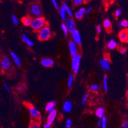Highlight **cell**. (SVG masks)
Here are the masks:
<instances>
[{
  "label": "cell",
  "instance_id": "6da1fadb",
  "mask_svg": "<svg viewBox=\"0 0 128 128\" xmlns=\"http://www.w3.org/2000/svg\"><path fill=\"white\" fill-rule=\"evenodd\" d=\"M46 20L44 18L38 16L32 20L31 24V28L35 31H38L46 26Z\"/></svg>",
  "mask_w": 128,
  "mask_h": 128
},
{
  "label": "cell",
  "instance_id": "7a4b0ae2",
  "mask_svg": "<svg viewBox=\"0 0 128 128\" xmlns=\"http://www.w3.org/2000/svg\"><path fill=\"white\" fill-rule=\"evenodd\" d=\"M38 31V38L41 41L48 40L51 35V30L47 26H45Z\"/></svg>",
  "mask_w": 128,
  "mask_h": 128
},
{
  "label": "cell",
  "instance_id": "3957f363",
  "mask_svg": "<svg viewBox=\"0 0 128 128\" xmlns=\"http://www.w3.org/2000/svg\"><path fill=\"white\" fill-rule=\"evenodd\" d=\"M82 57L81 55L77 54L73 57H72V68L74 72V73L76 74L79 72L81 60Z\"/></svg>",
  "mask_w": 128,
  "mask_h": 128
},
{
  "label": "cell",
  "instance_id": "277c9868",
  "mask_svg": "<svg viewBox=\"0 0 128 128\" xmlns=\"http://www.w3.org/2000/svg\"><path fill=\"white\" fill-rule=\"evenodd\" d=\"M100 66L101 68L104 70H111L110 60L108 56H105L100 61Z\"/></svg>",
  "mask_w": 128,
  "mask_h": 128
},
{
  "label": "cell",
  "instance_id": "5b68a950",
  "mask_svg": "<svg viewBox=\"0 0 128 128\" xmlns=\"http://www.w3.org/2000/svg\"><path fill=\"white\" fill-rule=\"evenodd\" d=\"M72 34V38L73 41L77 45H81L82 43V38L80 32L76 29L74 30L72 32H71Z\"/></svg>",
  "mask_w": 128,
  "mask_h": 128
},
{
  "label": "cell",
  "instance_id": "8992f818",
  "mask_svg": "<svg viewBox=\"0 0 128 128\" xmlns=\"http://www.w3.org/2000/svg\"><path fill=\"white\" fill-rule=\"evenodd\" d=\"M30 11L32 14L34 16H40L42 14V11L40 6L36 4H34L31 6Z\"/></svg>",
  "mask_w": 128,
  "mask_h": 128
},
{
  "label": "cell",
  "instance_id": "52a82bcc",
  "mask_svg": "<svg viewBox=\"0 0 128 128\" xmlns=\"http://www.w3.org/2000/svg\"><path fill=\"white\" fill-rule=\"evenodd\" d=\"M118 37L122 42H128V29L125 28L122 30L119 33Z\"/></svg>",
  "mask_w": 128,
  "mask_h": 128
},
{
  "label": "cell",
  "instance_id": "ba28073f",
  "mask_svg": "<svg viewBox=\"0 0 128 128\" xmlns=\"http://www.w3.org/2000/svg\"><path fill=\"white\" fill-rule=\"evenodd\" d=\"M65 24L69 32H71L76 29V26L74 20L71 18H68L65 20Z\"/></svg>",
  "mask_w": 128,
  "mask_h": 128
},
{
  "label": "cell",
  "instance_id": "9c48e42d",
  "mask_svg": "<svg viewBox=\"0 0 128 128\" xmlns=\"http://www.w3.org/2000/svg\"><path fill=\"white\" fill-rule=\"evenodd\" d=\"M69 49L70 53L72 57L77 54V46L76 44L73 41H70L69 42Z\"/></svg>",
  "mask_w": 128,
  "mask_h": 128
},
{
  "label": "cell",
  "instance_id": "30bf717a",
  "mask_svg": "<svg viewBox=\"0 0 128 128\" xmlns=\"http://www.w3.org/2000/svg\"><path fill=\"white\" fill-rule=\"evenodd\" d=\"M54 62L50 58H44L41 61V64L46 68L51 67L53 66Z\"/></svg>",
  "mask_w": 128,
  "mask_h": 128
},
{
  "label": "cell",
  "instance_id": "8fae6325",
  "mask_svg": "<svg viewBox=\"0 0 128 128\" xmlns=\"http://www.w3.org/2000/svg\"><path fill=\"white\" fill-rule=\"evenodd\" d=\"M29 112L31 114V116L33 118L38 119L41 116V114L40 112L38 111L36 108L34 107H31L29 108Z\"/></svg>",
  "mask_w": 128,
  "mask_h": 128
},
{
  "label": "cell",
  "instance_id": "7c38bea8",
  "mask_svg": "<svg viewBox=\"0 0 128 128\" xmlns=\"http://www.w3.org/2000/svg\"><path fill=\"white\" fill-rule=\"evenodd\" d=\"M11 66V62L9 59L7 57L4 58L1 61V66L4 70L8 69Z\"/></svg>",
  "mask_w": 128,
  "mask_h": 128
},
{
  "label": "cell",
  "instance_id": "4fadbf2b",
  "mask_svg": "<svg viewBox=\"0 0 128 128\" xmlns=\"http://www.w3.org/2000/svg\"><path fill=\"white\" fill-rule=\"evenodd\" d=\"M63 110L66 112H69L71 111L72 108V104L70 101H66L65 102V103L63 105Z\"/></svg>",
  "mask_w": 128,
  "mask_h": 128
},
{
  "label": "cell",
  "instance_id": "5bb4252c",
  "mask_svg": "<svg viewBox=\"0 0 128 128\" xmlns=\"http://www.w3.org/2000/svg\"><path fill=\"white\" fill-rule=\"evenodd\" d=\"M10 55L16 64L19 66H22V62L20 58L17 56V55L14 52H11L10 53Z\"/></svg>",
  "mask_w": 128,
  "mask_h": 128
},
{
  "label": "cell",
  "instance_id": "9a60e30c",
  "mask_svg": "<svg viewBox=\"0 0 128 128\" xmlns=\"http://www.w3.org/2000/svg\"><path fill=\"white\" fill-rule=\"evenodd\" d=\"M56 115H57V112H56V111L55 109L53 111H52V112H51L50 113H49L47 122L52 123L54 122V120H55V118H56Z\"/></svg>",
  "mask_w": 128,
  "mask_h": 128
},
{
  "label": "cell",
  "instance_id": "2e32d148",
  "mask_svg": "<svg viewBox=\"0 0 128 128\" xmlns=\"http://www.w3.org/2000/svg\"><path fill=\"white\" fill-rule=\"evenodd\" d=\"M22 40L23 41L29 46H32L34 45V42H32L29 38L26 36V35L23 34L22 35Z\"/></svg>",
  "mask_w": 128,
  "mask_h": 128
},
{
  "label": "cell",
  "instance_id": "e0dca14e",
  "mask_svg": "<svg viewBox=\"0 0 128 128\" xmlns=\"http://www.w3.org/2000/svg\"><path fill=\"white\" fill-rule=\"evenodd\" d=\"M32 18L29 16L24 17L22 19V22L23 24L25 25V26H30L32 22Z\"/></svg>",
  "mask_w": 128,
  "mask_h": 128
},
{
  "label": "cell",
  "instance_id": "ac0fdd59",
  "mask_svg": "<svg viewBox=\"0 0 128 128\" xmlns=\"http://www.w3.org/2000/svg\"><path fill=\"white\" fill-rule=\"evenodd\" d=\"M66 13L65 7L62 5L59 8V14L61 18L63 20H65L66 19Z\"/></svg>",
  "mask_w": 128,
  "mask_h": 128
},
{
  "label": "cell",
  "instance_id": "d6986e66",
  "mask_svg": "<svg viewBox=\"0 0 128 128\" xmlns=\"http://www.w3.org/2000/svg\"><path fill=\"white\" fill-rule=\"evenodd\" d=\"M107 48L110 50H113L116 48L117 46V44L115 40H111L107 44Z\"/></svg>",
  "mask_w": 128,
  "mask_h": 128
},
{
  "label": "cell",
  "instance_id": "ffe728a7",
  "mask_svg": "<svg viewBox=\"0 0 128 128\" xmlns=\"http://www.w3.org/2000/svg\"><path fill=\"white\" fill-rule=\"evenodd\" d=\"M104 27L107 31H110L112 28V24L111 21L109 19H106L103 22Z\"/></svg>",
  "mask_w": 128,
  "mask_h": 128
},
{
  "label": "cell",
  "instance_id": "44dd1931",
  "mask_svg": "<svg viewBox=\"0 0 128 128\" xmlns=\"http://www.w3.org/2000/svg\"><path fill=\"white\" fill-rule=\"evenodd\" d=\"M54 106L55 105L53 104V102H51L48 103L45 107V109L47 111H48L49 113H50L51 112H52V111H53L54 110Z\"/></svg>",
  "mask_w": 128,
  "mask_h": 128
},
{
  "label": "cell",
  "instance_id": "7402d4cb",
  "mask_svg": "<svg viewBox=\"0 0 128 128\" xmlns=\"http://www.w3.org/2000/svg\"><path fill=\"white\" fill-rule=\"evenodd\" d=\"M104 113H105V110L102 107H100L99 108H98L96 112H95V114L96 116L99 118H101L102 116H104Z\"/></svg>",
  "mask_w": 128,
  "mask_h": 128
},
{
  "label": "cell",
  "instance_id": "603a6c76",
  "mask_svg": "<svg viewBox=\"0 0 128 128\" xmlns=\"http://www.w3.org/2000/svg\"><path fill=\"white\" fill-rule=\"evenodd\" d=\"M62 5L65 7L66 12L67 13L69 16H70V17H72L73 16V13H72L71 9L70 8V7H69V6L67 5V4L65 2H63L62 3Z\"/></svg>",
  "mask_w": 128,
  "mask_h": 128
},
{
  "label": "cell",
  "instance_id": "cb8c5ba5",
  "mask_svg": "<svg viewBox=\"0 0 128 128\" xmlns=\"http://www.w3.org/2000/svg\"><path fill=\"white\" fill-rule=\"evenodd\" d=\"M103 88L106 92H107L108 89V77L107 76H105L103 78Z\"/></svg>",
  "mask_w": 128,
  "mask_h": 128
},
{
  "label": "cell",
  "instance_id": "d4e9b609",
  "mask_svg": "<svg viewBox=\"0 0 128 128\" xmlns=\"http://www.w3.org/2000/svg\"><path fill=\"white\" fill-rule=\"evenodd\" d=\"M102 126L101 128H106L107 126V123H108V120L106 116H103L101 118Z\"/></svg>",
  "mask_w": 128,
  "mask_h": 128
},
{
  "label": "cell",
  "instance_id": "484cf974",
  "mask_svg": "<svg viewBox=\"0 0 128 128\" xmlns=\"http://www.w3.org/2000/svg\"><path fill=\"white\" fill-rule=\"evenodd\" d=\"M74 79V75L73 74H71L69 76V78L68 80V83H67V85H68V88H71L72 86V85L73 84V81Z\"/></svg>",
  "mask_w": 128,
  "mask_h": 128
},
{
  "label": "cell",
  "instance_id": "4316f807",
  "mask_svg": "<svg viewBox=\"0 0 128 128\" xmlns=\"http://www.w3.org/2000/svg\"><path fill=\"white\" fill-rule=\"evenodd\" d=\"M118 26L120 28L124 27L125 28H126L128 27V21L125 20L120 21L118 22Z\"/></svg>",
  "mask_w": 128,
  "mask_h": 128
},
{
  "label": "cell",
  "instance_id": "83f0119b",
  "mask_svg": "<svg viewBox=\"0 0 128 128\" xmlns=\"http://www.w3.org/2000/svg\"><path fill=\"white\" fill-rule=\"evenodd\" d=\"M61 29L64 33V34H65V36H67L68 34V33H69V30H68V28L67 27L66 25L64 23H62L61 24Z\"/></svg>",
  "mask_w": 128,
  "mask_h": 128
},
{
  "label": "cell",
  "instance_id": "f1b7e54d",
  "mask_svg": "<svg viewBox=\"0 0 128 128\" xmlns=\"http://www.w3.org/2000/svg\"><path fill=\"white\" fill-rule=\"evenodd\" d=\"M88 96H89V94L88 92H86L83 96L82 98V105H84L86 103V102L88 100Z\"/></svg>",
  "mask_w": 128,
  "mask_h": 128
},
{
  "label": "cell",
  "instance_id": "f546056e",
  "mask_svg": "<svg viewBox=\"0 0 128 128\" xmlns=\"http://www.w3.org/2000/svg\"><path fill=\"white\" fill-rule=\"evenodd\" d=\"M84 16V14H82V13L80 12L79 11H78L77 12H76L75 14V18H76L77 19H78V20H81V19H82V18H83Z\"/></svg>",
  "mask_w": 128,
  "mask_h": 128
},
{
  "label": "cell",
  "instance_id": "4dcf8cb0",
  "mask_svg": "<svg viewBox=\"0 0 128 128\" xmlns=\"http://www.w3.org/2000/svg\"><path fill=\"white\" fill-rule=\"evenodd\" d=\"M90 90L91 92H96L99 90V86L96 84H93L90 87Z\"/></svg>",
  "mask_w": 128,
  "mask_h": 128
},
{
  "label": "cell",
  "instance_id": "1f68e13d",
  "mask_svg": "<svg viewBox=\"0 0 128 128\" xmlns=\"http://www.w3.org/2000/svg\"><path fill=\"white\" fill-rule=\"evenodd\" d=\"M72 126V121L70 118H68L66 120V128H70Z\"/></svg>",
  "mask_w": 128,
  "mask_h": 128
},
{
  "label": "cell",
  "instance_id": "d6a6232c",
  "mask_svg": "<svg viewBox=\"0 0 128 128\" xmlns=\"http://www.w3.org/2000/svg\"><path fill=\"white\" fill-rule=\"evenodd\" d=\"M12 20L13 22H14L15 24H18L19 20H18V19L17 17L16 16L14 15V16H12Z\"/></svg>",
  "mask_w": 128,
  "mask_h": 128
},
{
  "label": "cell",
  "instance_id": "836d02e7",
  "mask_svg": "<svg viewBox=\"0 0 128 128\" xmlns=\"http://www.w3.org/2000/svg\"><path fill=\"white\" fill-rule=\"evenodd\" d=\"M121 14H122L121 10L120 9H117L115 12V16L116 18H118L121 16Z\"/></svg>",
  "mask_w": 128,
  "mask_h": 128
},
{
  "label": "cell",
  "instance_id": "e575fe53",
  "mask_svg": "<svg viewBox=\"0 0 128 128\" xmlns=\"http://www.w3.org/2000/svg\"><path fill=\"white\" fill-rule=\"evenodd\" d=\"M73 1L75 5H79L83 3L84 0H73Z\"/></svg>",
  "mask_w": 128,
  "mask_h": 128
},
{
  "label": "cell",
  "instance_id": "d590c367",
  "mask_svg": "<svg viewBox=\"0 0 128 128\" xmlns=\"http://www.w3.org/2000/svg\"><path fill=\"white\" fill-rule=\"evenodd\" d=\"M51 2H52L54 7H55V8L56 9H58V4L57 3V1L56 0H51Z\"/></svg>",
  "mask_w": 128,
  "mask_h": 128
},
{
  "label": "cell",
  "instance_id": "8d00e7d4",
  "mask_svg": "<svg viewBox=\"0 0 128 128\" xmlns=\"http://www.w3.org/2000/svg\"><path fill=\"white\" fill-rule=\"evenodd\" d=\"M52 124L51 122H47L46 123H45L44 125V127L45 128H49L51 126V125H52Z\"/></svg>",
  "mask_w": 128,
  "mask_h": 128
},
{
  "label": "cell",
  "instance_id": "74e56055",
  "mask_svg": "<svg viewBox=\"0 0 128 128\" xmlns=\"http://www.w3.org/2000/svg\"><path fill=\"white\" fill-rule=\"evenodd\" d=\"M17 89L19 92H22L24 90V87L21 84L19 85L17 87Z\"/></svg>",
  "mask_w": 128,
  "mask_h": 128
},
{
  "label": "cell",
  "instance_id": "f35d334b",
  "mask_svg": "<svg viewBox=\"0 0 128 128\" xmlns=\"http://www.w3.org/2000/svg\"><path fill=\"white\" fill-rule=\"evenodd\" d=\"M3 84H4V88H5V89L8 92H11V90H10V88L9 87V86L7 85V84L5 83V82H4V83H3Z\"/></svg>",
  "mask_w": 128,
  "mask_h": 128
},
{
  "label": "cell",
  "instance_id": "ab89813d",
  "mask_svg": "<svg viewBox=\"0 0 128 128\" xmlns=\"http://www.w3.org/2000/svg\"><path fill=\"white\" fill-rule=\"evenodd\" d=\"M96 32L99 34L101 32V26L100 25H97L96 26Z\"/></svg>",
  "mask_w": 128,
  "mask_h": 128
},
{
  "label": "cell",
  "instance_id": "60d3db41",
  "mask_svg": "<svg viewBox=\"0 0 128 128\" xmlns=\"http://www.w3.org/2000/svg\"><path fill=\"white\" fill-rule=\"evenodd\" d=\"M122 127L123 128H128V122L125 121L122 122Z\"/></svg>",
  "mask_w": 128,
  "mask_h": 128
},
{
  "label": "cell",
  "instance_id": "b9f144b4",
  "mask_svg": "<svg viewBox=\"0 0 128 128\" xmlns=\"http://www.w3.org/2000/svg\"><path fill=\"white\" fill-rule=\"evenodd\" d=\"M80 12H81L82 14H85L86 13V10L84 8H81L80 9V10H79Z\"/></svg>",
  "mask_w": 128,
  "mask_h": 128
},
{
  "label": "cell",
  "instance_id": "7bdbcfd3",
  "mask_svg": "<svg viewBox=\"0 0 128 128\" xmlns=\"http://www.w3.org/2000/svg\"><path fill=\"white\" fill-rule=\"evenodd\" d=\"M92 10V7H89V8L86 10V14H90V12H91Z\"/></svg>",
  "mask_w": 128,
  "mask_h": 128
},
{
  "label": "cell",
  "instance_id": "ee69618b",
  "mask_svg": "<svg viewBox=\"0 0 128 128\" xmlns=\"http://www.w3.org/2000/svg\"><path fill=\"white\" fill-rule=\"evenodd\" d=\"M120 52L122 54H125L126 53V49L125 48H122L120 50Z\"/></svg>",
  "mask_w": 128,
  "mask_h": 128
},
{
  "label": "cell",
  "instance_id": "f6af8a7d",
  "mask_svg": "<svg viewBox=\"0 0 128 128\" xmlns=\"http://www.w3.org/2000/svg\"><path fill=\"white\" fill-rule=\"evenodd\" d=\"M97 126L98 127H100V128H101V126H102V123H101V120H99L98 121V122H97Z\"/></svg>",
  "mask_w": 128,
  "mask_h": 128
},
{
  "label": "cell",
  "instance_id": "bcb514c9",
  "mask_svg": "<svg viewBox=\"0 0 128 128\" xmlns=\"http://www.w3.org/2000/svg\"><path fill=\"white\" fill-rule=\"evenodd\" d=\"M31 127L33 128H39L40 126H38V124H33L32 126Z\"/></svg>",
  "mask_w": 128,
  "mask_h": 128
},
{
  "label": "cell",
  "instance_id": "7dc6e473",
  "mask_svg": "<svg viewBox=\"0 0 128 128\" xmlns=\"http://www.w3.org/2000/svg\"><path fill=\"white\" fill-rule=\"evenodd\" d=\"M126 98L128 99V91H127V92H126Z\"/></svg>",
  "mask_w": 128,
  "mask_h": 128
},
{
  "label": "cell",
  "instance_id": "c3c4849f",
  "mask_svg": "<svg viewBox=\"0 0 128 128\" xmlns=\"http://www.w3.org/2000/svg\"><path fill=\"white\" fill-rule=\"evenodd\" d=\"M105 1L106 2H111L112 1H113V0H105Z\"/></svg>",
  "mask_w": 128,
  "mask_h": 128
}]
</instances>
